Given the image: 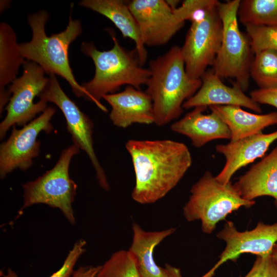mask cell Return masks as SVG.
Here are the masks:
<instances>
[{
	"label": "cell",
	"mask_w": 277,
	"mask_h": 277,
	"mask_svg": "<svg viewBox=\"0 0 277 277\" xmlns=\"http://www.w3.org/2000/svg\"><path fill=\"white\" fill-rule=\"evenodd\" d=\"M21 55L17 36L7 23H0V92L17 78L18 69L25 62Z\"/></svg>",
	"instance_id": "7402d4cb"
},
{
	"label": "cell",
	"mask_w": 277,
	"mask_h": 277,
	"mask_svg": "<svg viewBox=\"0 0 277 277\" xmlns=\"http://www.w3.org/2000/svg\"><path fill=\"white\" fill-rule=\"evenodd\" d=\"M165 268L167 271L168 277H183L179 268L168 264H165Z\"/></svg>",
	"instance_id": "4dcf8cb0"
},
{
	"label": "cell",
	"mask_w": 277,
	"mask_h": 277,
	"mask_svg": "<svg viewBox=\"0 0 277 277\" xmlns=\"http://www.w3.org/2000/svg\"><path fill=\"white\" fill-rule=\"evenodd\" d=\"M245 27L253 54L267 50L277 52V27L259 25Z\"/></svg>",
	"instance_id": "484cf974"
},
{
	"label": "cell",
	"mask_w": 277,
	"mask_h": 277,
	"mask_svg": "<svg viewBox=\"0 0 277 277\" xmlns=\"http://www.w3.org/2000/svg\"><path fill=\"white\" fill-rule=\"evenodd\" d=\"M79 150L73 144L67 147L51 169L23 185L24 203L21 211L34 204H44L59 209L71 224H75L72 203L77 186L70 177L69 166Z\"/></svg>",
	"instance_id": "52a82bcc"
},
{
	"label": "cell",
	"mask_w": 277,
	"mask_h": 277,
	"mask_svg": "<svg viewBox=\"0 0 277 277\" xmlns=\"http://www.w3.org/2000/svg\"><path fill=\"white\" fill-rule=\"evenodd\" d=\"M206 109L204 106L194 108L182 118L173 123L171 130L188 137L196 148L214 140H230L228 126L215 113L204 114Z\"/></svg>",
	"instance_id": "e0dca14e"
},
{
	"label": "cell",
	"mask_w": 277,
	"mask_h": 277,
	"mask_svg": "<svg viewBox=\"0 0 277 277\" xmlns=\"http://www.w3.org/2000/svg\"><path fill=\"white\" fill-rule=\"evenodd\" d=\"M101 266H81L74 270L70 277H96Z\"/></svg>",
	"instance_id": "f546056e"
},
{
	"label": "cell",
	"mask_w": 277,
	"mask_h": 277,
	"mask_svg": "<svg viewBox=\"0 0 277 277\" xmlns=\"http://www.w3.org/2000/svg\"><path fill=\"white\" fill-rule=\"evenodd\" d=\"M109 31L114 43L111 49L100 51L92 42H84L81 46V51L92 59L95 66L93 78L82 84L87 94L86 98L105 112L107 109L101 103L104 96L116 93L124 85L141 90L151 75L149 68L141 64L135 48H124Z\"/></svg>",
	"instance_id": "7a4b0ae2"
},
{
	"label": "cell",
	"mask_w": 277,
	"mask_h": 277,
	"mask_svg": "<svg viewBox=\"0 0 277 277\" xmlns=\"http://www.w3.org/2000/svg\"><path fill=\"white\" fill-rule=\"evenodd\" d=\"M127 4L137 23L145 46L167 44L185 24L166 1L132 0Z\"/></svg>",
	"instance_id": "4fadbf2b"
},
{
	"label": "cell",
	"mask_w": 277,
	"mask_h": 277,
	"mask_svg": "<svg viewBox=\"0 0 277 277\" xmlns=\"http://www.w3.org/2000/svg\"><path fill=\"white\" fill-rule=\"evenodd\" d=\"M277 140V130L271 133L254 134L226 144H219L216 151L225 157V164L216 175L221 183L231 181L233 175L240 169L264 156L269 146Z\"/></svg>",
	"instance_id": "9a60e30c"
},
{
	"label": "cell",
	"mask_w": 277,
	"mask_h": 277,
	"mask_svg": "<svg viewBox=\"0 0 277 277\" xmlns=\"http://www.w3.org/2000/svg\"><path fill=\"white\" fill-rule=\"evenodd\" d=\"M238 16L245 26L277 27V0L241 1Z\"/></svg>",
	"instance_id": "603a6c76"
},
{
	"label": "cell",
	"mask_w": 277,
	"mask_h": 277,
	"mask_svg": "<svg viewBox=\"0 0 277 277\" xmlns=\"http://www.w3.org/2000/svg\"><path fill=\"white\" fill-rule=\"evenodd\" d=\"M103 99L110 105L109 118L116 127L154 123L152 101L146 91L127 86L122 91L106 95Z\"/></svg>",
	"instance_id": "2e32d148"
},
{
	"label": "cell",
	"mask_w": 277,
	"mask_h": 277,
	"mask_svg": "<svg viewBox=\"0 0 277 277\" xmlns=\"http://www.w3.org/2000/svg\"><path fill=\"white\" fill-rule=\"evenodd\" d=\"M241 1L217 4L222 22L221 46L213 64V70L221 79L230 78L243 91L249 85L250 68L253 54L249 39L240 30L238 12Z\"/></svg>",
	"instance_id": "8992f818"
},
{
	"label": "cell",
	"mask_w": 277,
	"mask_h": 277,
	"mask_svg": "<svg viewBox=\"0 0 277 277\" xmlns=\"http://www.w3.org/2000/svg\"><path fill=\"white\" fill-rule=\"evenodd\" d=\"M22 66V74L8 89L11 96L6 107V115L0 124L1 140L11 127L25 126L48 107L43 100L36 103L34 101L47 87L49 77H46L44 69L33 62L25 60Z\"/></svg>",
	"instance_id": "9c48e42d"
},
{
	"label": "cell",
	"mask_w": 277,
	"mask_h": 277,
	"mask_svg": "<svg viewBox=\"0 0 277 277\" xmlns=\"http://www.w3.org/2000/svg\"><path fill=\"white\" fill-rule=\"evenodd\" d=\"M201 80L200 88L184 102L183 109L199 106L234 105L244 107L258 113L262 112L260 104L246 95L239 85L234 83L231 87L226 85L213 70H207Z\"/></svg>",
	"instance_id": "5bb4252c"
},
{
	"label": "cell",
	"mask_w": 277,
	"mask_h": 277,
	"mask_svg": "<svg viewBox=\"0 0 277 277\" xmlns=\"http://www.w3.org/2000/svg\"><path fill=\"white\" fill-rule=\"evenodd\" d=\"M250 76L259 89L277 88V52L267 50L255 54L250 68Z\"/></svg>",
	"instance_id": "cb8c5ba5"
},
{
	"label": "cell",
	"mask_w": 277,
	"mask_h": 277,
	"mask_svg": "<svg viewBox=\"0 0 277 277\" xmlns=\"http://www.w3.org/2000/svg\"><path fill=\"white\" fill-rule=\"evenodd\" d=\"M148 68L151 75L145 91L152 101L154 123L162 126L181 115L184 102L197 91L202 81L188 75L181 47L177 45L151 60Z\"/></svg>",
	"instance_id": "3957f363"
},
{
	"label": "cell",
	"mask_w": 277,
	"mask_h": 277,
	"mask_svg": "<svg viewBox=\"0 0 277 277\" xmlns=\"http://www.w3.org/2000/svg\"><path fill=\"white\" fill-rule=\"evenodd\" d=\"M250 97L258 104H267L277 109V88L252 91Z\"/></svg>",
	"instance_id": "f1b7e54d"
},
{
	"label": "cell",
	"mask_w": 277,
	"mask_h": 277,
	"mask_svg": "<svg viewBox=\"0 0 277 277\" xmlns=\"http://www.w3.org/2000/svg\"><path fill=\"white\" fill-rule=\"evenodd\" d=\"M271 255L273 262L277 268V243L274 245Z\"/></svg>",
	"instance_id": "d6a6232c"
},
{
	"label": "cell",
	"mask_w": 277,
	"mask_h": 277,
	"mask_svg": "<svg viewBox=\"0 0 277 277\" xmlns=\"http://www.w3.org/2000/svg\"><path fill=\"white\" fill-rule=\"evenodd\" d=\"M133 239L128 250L133 259L140 277H168L165 268L157 265L154 260L155 247L174 233L175 228L159 231H146L133 223Z\"/></svg>",
	"instance_id": "ffe728a7"
},
{
	"label": "cell",
	"mask_w": 277,
	"mask_h": 277,
	"mask_svg": "<svg viewBox=\"0 0 277 277\" xmlns=\"http://www.w3.org/2000/svg\"><path fill=\"white\" fill-rule=\"evenodd\" d=\"M49 17L45 10L28 15V23L32 35L29 42L19 44L21 54L25 59L38 64L49 75H57L64 78L76 96L86 98L87 92L75 78L68 57L70 45L82 32L81 22L72 19L70 14L64 30L48 36L45 25Z\"/></svg>",
	"instance_id": "277c9868"
},
{
	"label": "cell",
	"mask_w": 277,
	"mask_h": 277,
	"mask_svg": "<svg viewBox=\"0 0 277 277\" xmlns=\"http://www.w3.org/2000/svg\"><path fill=\"white\" fill-rule=\"evenodd\" d=\"M49 76V81L47 87L38 97L47 103L54 104L62 111L73 144L86 153L95 170L100 186L105 190H109L106 173L100 164L93 147V122L67 95L56 75L51 74Z\"/></svg>",
	"instance_id": "8fae6325"
},
{
	"label": "cell",
	"mask_w": 277,
	"mask_h": 277,
	"mask_svg": "<svg viewBox=\"0 0 277 277\" xmlns=\"http://www.w3.org/2000/svg\"><path fill=\"white\" fill-rule=\"evenodd\" d=\"M9 3H10L9 2H8V1H1V3H0L1 11H3L4 10L6 9V7L9 6Z\"/></svg>",
	"instance_id": "836d02e7"
},
{
	"label": "cell",
	"mask_w": 277,
	"mask_h": 277,
	"mask_svg": "<svg viewBox=\"0 0 277 277\" xmlns=\"http://www.w3.org/2000/svg\"><path fill=\"white\" fill-rule=\"evenodd\" d=\"M168 6L174 10L179 7V5L180 3V1L179 0H166Z\"/></svg>",
	"instance_id": "1f68e13d"
},
{
	"label": "cell",
	"mask_w": 277,
	"mask_h": 277,
	"mask_svg": "<svg viewBox=\"0 0 277 277\" xmlns=\"http://www.w3.org/2000/svg\"><path fill=\"white\" fill-rule=\"evenodd\" d=\"M125 147L135 176L132 199L142 204L153 203L174 188L192 164L184 143L170 140H129Z\"/></svg>",
	"instance_id": "6da1fadb"
},
{
	"label": "cell",
	"mask_w": 277,
	"mask_h": 277,
	"mask_svg": "<svg viewBox=\"0 0 277 277\" xmlns=\"http://www.w3.org/2000/svg\"><path fill=\"white\" fill-rule=\"evenodd\" d=\"M86 242L81 239L77 241L72 249L69 252L63 264L60 269L53 273L50 277H70L74 271V267L80 257L85 251V246ZM1 276L3 277H19L16 273L11 268L7 270L6 273L1 271Z\"/></svg>",
	"instance_id": "4316f807"
},
{
	"label": "cell",
	"mask_w": 277,
	"mask_h": 277,
	"mask_svg": "<svg viewBox=\"0 0 277 277\" xmlns=\"http://www.w3.org/2000/svg\"><path fill=\"white\" fill-rule=\"evenodd\" d=\"M228 126L230 141H236L262 133L266 127L277 124V112L255 114L244 110L240 106L218 105L209 107Z\"/></svg>",
	"instance_id": "44dd1931"
},
{
	"label": "cell",
	"mask_w": 277,
	"mask_h": 277,
	"mask_svg": "<svg viewBox=\"0 0 277 277\" xmlns=\"http://www.w3.org/2000/svg\"><path fill=\"white\" fill-rule=\"evenodd\" d=\"M56 108L49 106L37 117L22 128L13 127L8 138L0 145V177L2 180L16 169L25 171L39 154L41 143L37 137L42 132L49 134L53 127L51 121Z\"/></svg>",
	"instance_id": "30bf717a"
},
{
	"label": "cell",
	"mask_w": 277,
	"mask_h": 277,
	"mask_svg": "<svg viewBox=\"0 0 277 277\" xmlns=\"http://www.w3.org/2000/svg\"><path fill=\"white\" fill-rule=\"evenodd\" d=\"M219 1L211 0L204 10L191 22L182 56L188 75L201 79L209 66H212L219 51L223 25L217 9Z\"/></svg>",
	"instance_id": "ba28073f"
},
{
	"label": "cell",
	"mask_w": 277,
	"mask_h": 277,
	"mask_svg": "<svg viewBox=\"0 0 277 277\" xmlns=\"http://www.w3.org/2000/svg\"><path fill=\"white\" fill-rule=\"evenodd\" d=\"M234 187L244 199L269 196L277 209V144L271 152L241 175Z\"/></svg>",
	"instance_id": "ac0fdd59"
},
{
	"label": "cell",
	"mask_w": 277,
	"mask_h": 277,
	"mask_svg": "<svg viewBox=\"0 0 277 277\" xmlns=\"http://www.w3.org/2000/svg\"><path fill=\"white\" fill-rule=\"evenodd\" d=\"M190 193L183 207L184 217L188 222L201 220L202 230L207 234H211L229 214L255 203L243 199L231 181L223 184L209 171L192 185Z\"/></svg>",
	"instance_id": "5b68a950"
},
{
	"label": "cell",
	"mask_w": 277,
	"mask_h": 277,
	"mask_svg": "<svg viewBox=\"0 0 277 277\" xmlns=\"http://www.w3.org/2000/svg\"><path fill=\"white\" fill-rule=\"evenodd\" d=\"M78 5L95 11L110 19L124 38L135 43L141 64L143 66L148 58L138 25L130 10L127 2L122 0H83Z\"/></svg>",
	"instance_id": "d6986e66"
},
{
	"label": "cell",
	"mask_w": 277,
	"mask_h": 277,
	"mask_svg": "<svg viewBox=\"0 0 277 277\" xmlns=\"http://www.w3.org/2000/svg\"><path fill=\"white\" fill-rule=\"evenodd\" d=\"M216 237L225 242V248L216 263L199 277H213L215 271L223 263L229 260L235 262L243 253L256 256L271 254L277 243V223L270 225L260 222L254 229L241 232L236 229L232 222L227 221Z\"/></svg>",
	"instance_id": "7c38bea8"
},
{
	"label": "cell",
	"mask_w": 277,
	"mask_h": 277,
	"mask_svg": "<svg viewBox=\"0 0 277 277\" xmlns=\"http://www.w3.org/2000/svg\"><path fill=\"white\" fill-rule=\"evenodd\" d=\"M243 277H277V268L271 255L256 256L251 269Z\"/></svg>",
	"instance_id": "83f0119b"
},
{
	"label": "cell",
	"mask_w": 277,
	"mask_h": 277,
	"mask_svg": "<svg viewBox=\"0 0 277 277\" xmlns=\"http://www.w3.org/2000/svg\"><path fill=\"white\" fill-rule=\"evenodd\" d=\"M96 277H140L128 251H116L101 266Z\"/></svg>",
	"instance_id": "d4e9b609"
}]
</instances>
